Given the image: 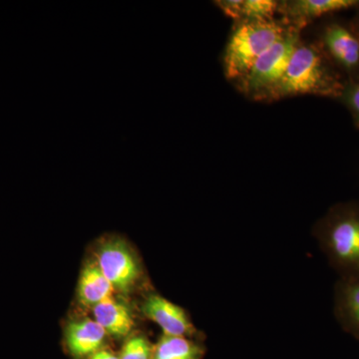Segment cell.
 I'll use <instances>...</instances> for the list:
<instances>
[{"instance_id":"6da1fadb","label":"cell","mask_w":359,"mask_h":359,"mask_svg":"<svg viewBox=\"0 0 359 359\" xmlns=\"http://www.w3.org/2000/svg\"><path fill=\"white\" fill-rule=\"evenodd\" d=\"M346 84L323 47L301 42L290 58L275 100L297 95L340 99Z\"/></svg>"},{"instance_id":"7a4b0ae2","label":"cell","mask_w":359,"mask_h":359,"mask_svg":"<svg viewBox=\"0 0 359 359\" xmlns=\"http://www.w3.org/2000/svg\"><path fill=\"white\" fill-rule=\"evenodd\" d=\"M289 29L275 20H244L231 33L224 50V73L238 84L245 79L257 59Z\"/></svg>"},{"instance_id":"3957f363","label":"cell","mask_w":359,"mask_h":359,"mask_svg":"<svg viewBox=\"0 0 359 359\" xmlns=\"http://www.w3.org/2000/svg\"><path fill=\"white\" fill-rule=\"evenodd\" d=\"M318 237L342 278L359 276V205H335L318 224Z\"/></svg>"},{"instance_id":"277c9868","label":"cell","mask_w":359,"mask_h":359,"mask_svg":"<svg viewBox=\"0 0 359 359\" xmlns=\"http://www.w3.org/2000/svg\"><path fill=\"white\" fill-rule=\"evenodd\" d=\"M301 43L299 32L290 27L282 39L264 52L240 83L242 92L255 100H275L290 58Z\"/></svg>"},{"instance_id":"5b68a950","label":"cell","mask_w":359,"mask_h":359,"mask_svg":"<svg viewBox=\"0 0 359 359\" xmlns=\"http://www.w3.org/2000/svg\"><path fill=\"white\" fill-rule=\"evenodd\" d=\"M96 262L115 292L129 294L140 280V264L121 238H111L99 245Z\"/></svg>"},{"instance_id":"8992f818","label":"cell","mask_w":359,"mask_h":359,"mask_svg":"<svg viewBox=\"0 0 359 359\" xmlns=\"http://www.w3.org/2000/svg\"><path fill=\"white\" fill-rule=\"evenodd\" d=\"M321 47L334 65L344 71L349 82L359 80V37L353 28L330 22L321 35Z\"/></svg>"},{"instance_id":"52a82bcc","label":"cell","mask_w":359,"mask_h":359,"mask_svg":"<svg viewBox=\"0 0 359 359\" xmlns=\"http://www.w3.org/2000/svg\"><path fill=\"white\" fill-rule=\"evenodd\" d=\"M142 311L162 328L164 334L193 337L198 334L185 309L159 294H151L144 302Z\"/></svg>"},{"instance_id":"ba28073f","label":"cell","mask_w":359,"mask_h":359,"mask_svg":"<svg viewBox=\"0 0 359 359\" xmlns=\"http://www.w3.org/2000/svg\"><path fill=\"white\" fill-rule=\"evenodd\" d=\"M354 7H359L358 0H295L280 4V11L285 25L299 32L311 20Z\"/></svg>"},{"instance_id":"9c48e42d","label":"cell","mask_w":359,"mask_h":359,"mask_svg":"<svg viewBox=\"0 0 359 359\" xmlns=\"http://www.w3.org/2000/svg\"><path fill=\"white\" fill-rule=\"evenodd\" d=\"M107 332L90 318L72 321L65 330V346L74 359H88L97 351L105 348Z\"/></svg>"},{"instance_id":"30bf717a","label":"cell","mask_w":359,"mask_h":359,"mask_svg":"<svg viewBox=\"0 0 359 359\" xmlns=\"http://www.w3.org/2000/svg\"><path fill=\"white\" fill-rule=\"evenodd\" d=\"M95 320L115 339L128 337L135 325L131 309L112 297L92 308Z\"/></svg>"},{"instance_id":"8fae6325","label":"cell","mask_w":359,"mask_h":359,"mask_svg":"<svg viewBox=\"0 0 359 359\" xmlns=\"http://www.w3.org/2000/svg\"><path fill=\"white\" fill-rule=\"evenodd\" d=\"M335 311L344 330L359 339V276L342 278L337 285Z\"/></svg>"},{"instance_id":"7c38bea8","label":"cell","mask_w":359,"mask_h":359,"mask_svg":"<svg viewBox=\"0 0 359 359\" xmlns=\"http://www.w3.org/2000/svg\"><path fill=\"white\" fill-rule=\"evenodd\" d=\"M113 289L97 262H89L82 269L78 283V297L86 306H97L108 297H112Z\"/></svg>"},{"instance_id":"4fadbf2b","label":"cell","mask_w":359,"mask_h":359,"mask_svg":"<svg viewBox=\"0 0 359 359\" xmlns=\"http://www.w3.org/2000/svg\"><path fill=\"white\" fill-rule=\"evenodd\" d=\"M204 346L190 337L163 334L154 346L152 359H202Z\"/></svg>"},{"instance_id":"5bb4252c","label":"cell","mask_w":359,"mask_h":359,"mask_svg":"<svg viewBox=\"0 0 359 359\" xmlns=\"http://www.w3.org/2000/svg\"><path fill=\"white\" fill-rule=\"evenodd\" d=\"M280 4L276 0H243L241 21L273 20L276 11H280Z\"/></svg>"},{"instance_id":"9a60e30c","label":"cell","mask_w":359,"mask_h":359,"mask_svg":"<svg viewBox=\"0 0 359 359\" xmlns=\"http://www.w3.org/2000/svg\"><path fill=\"white\" fill-rule=\"evenodd\" d=\"M154 346L147 337L136 334L128 337L123 344L120 359H152Z\"/></svg>"},{"instance_id":"2e32d148","label":"cell","mask_w":359,"mask_h":359,"mask_svg":"<svg viewBox=\"0 0 359 359\" xmlns=\"http://www.w3.org/2000/svg\"><path fill=\"white\" fill-rule=\"evenodd\" d=\"M339 100H341L346 106L347 109L353 116L354 124L359 128V80L346 82Z\"/></svg>"},{"instance_id":"e0dca14e","label":"cell","mask_w":359,"mask_h":359,"mask_svg":"<svg viewBox=\"0 0 359 359\" xmlns=\"http://www.w3.org/2000/svg\"><path fill=\"white\" fill-rule=\"evenodd\" d=\"M242 1L243 0H219L216 4L226 16L240 22Z\"/></svg>"},{"instance_id":"ac0fdd59","label":"cell","mask_w":359,"mask_h":359,"mask_svg":"<svg viewBox=\"0 0 359 359\" xmlns=\"http://www.w3.org/2000/svg\"><path fill=\"white\" fill-rule=\"evenodd\" d=\"M88 359H120V356L119 354L112 353L109 349L103 348L90 356Z\"/></svg>"},{"instance_id":"d6986e66","label":"cell","mask_w":359,"mask_h":359,"mask_svg":"<svg viewBox=\"0 0 359 359\" xmlns=\"http://www.w3.org/2000/svg\"><path fill=\"white\" fill-rule=\"evenodd\" d=\"M353 30L359 37V14L358 15V18H356L355 25L353 26Z\"/></svg>"}]
</instances>
